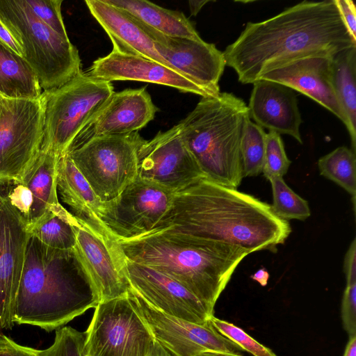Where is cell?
I'll return each instance as SVG.
<instances>
[{
	"label": "cell",
	"mask_w": 356,
	"mask_h": 356,
	"mask_svg": "<svg viewBox=\"0 0 356 356\" xmlns=\"http://www.w3.org/2000/svg\"><path fill=\"white\" fill-rule=\"evenodd\" d=\"M291 161L286 156L282 139L277 132L266 134L263 174L268 179L273 176L283 177L288 171Z\"/></svg>",
	"instance_id": "obj_33"
},
{
	"label": "cell",
	"mask_w": 356,
	"mask_h": 356,
	"mask_svg": "<svg viewBox=\"0 0 356 356\" xmlns=\"http://www.w3.org/2000/svg\"><path fill=\"white\" fill-rule=\"evenodd\" d=\"M124 273L131 287L167 315L197 324L213 315L185 286L157 270L124 257Z\"/></svg>",
	"instance_id": "obj_15"
},
{
	"label": "cell",
	"mask_w": 356,
	"mask_h": 356,
	"mask_svg": "<svg viewBox=\"0 0 356 356\" xmlns=\"http://www.w3.org/2000/svg\"><path fill=\"white\" fill-rule=\"evenodd\" d=\"M125 258L177 280L213 308L240 262L250 250L160 230L118 241Z\"/></svg>",
	"instance_id": "obj_4"
},
{
	"label": "cell",
	"mask_w": 356,
	"mask_h": 356,
	"mask_svg": "<svg viewBox=\"0 0 356 356\" xmlns=\"http://www.w3.org/2000/svg\"><path fill=\"white\" fill-rule=\"evenodd\" d=\"M250 117L244 101L229 92L202 97L178 124L205 179L237 188L243 178L241 139Z\"/></svg>",
	"instance_id": "obj_5"
},
{
	"label": "cell",
	"mask_w": 356,
	"mask_h": 356,
	"mask_svg": "<svg viewBox=\"0 0 356 356\" xmlns=\"http://www.w3.org/2000/svg\"><path fill=\"white\" fill-rule=\"evenodd\" d=\"M6 98L0 95V115L2 112Z\"/></svg>",
	"instance_id": "obj_47"
},
{
	"label": "cell",
	"mask_w": 356,
	"mask_h": 356,
	"mask_svg": "<svg viewBox=\"0 0 356 356\" xmlns=\"http://www.w3.org/2000/svg\"><path fill=\"white\" fill-rule=\"evenodd\" d=\"M0 356H38L36 349L20 345L0 332Z\"/></svg>",
	"instance_id": "obj_38"
},
{
	"label": "cell",
	"mask_w": 356,
	"mask_h": 356,
	"mask_svg": "<svg viewBox=\"0 0 356 356\" xmlns=\"http://www.w3.org/2000/svg\"><path fill=\"white\" fill-rule=\"evenodd\" d=\"M158 111L145 87L114 92L75 137L66 153L90 140L138 131Z\"/></svg>",
	"instance_id": "obj_18"
},
{
	"label": "cell",
	"mask_w": 356,
	"mask_h": 356,
	"mask_svg": "<svg viewBox=\"0 0 356 356\" xmlns=\"http://www.w3.org/2000/svg\"><path fill=\"white\" fill-rule=\"evenodd\" d=\"M341 19L352 38L356 40V10L351 0H334Z\"/></svg>",
	"instance_id": "obj_39"
},
{
	"label": "cell",
	"mask_w": 356,
	"mask_h": 356,
	"mask_svg": "<svg viewBox=\"0 0 356 356\" xmlns=\"http://www.w3.org/2000/svg\"><path fill=\"white\" fill-rule=\"evenodd\" d=\"M250 117L261 127L286 134L302 144L301 115L294 92L282 84L260 79L253 83L248 106Z\"/></svg>",
	"instance_id": "obj_21"
},
{
	"label": "cell",
	"mask_w": 356,
	"mask_h": 356,
	"mask_svg": "<svg viewBox=\"0 0 356 356\" xmlns=\"http://www.w3.org/2000/svg\"><path fill=\"white\" fill-rule=\"evenodd\" d=\"M44 124L42 97L6 98L0 115V184L24 179L42 149Z\"/></svg>",
	"instance_id": "obj_9"
},
{
	"label": "cell",
	"mask_w": 356,
	"mask_h": 356,
	"mask_svg": "<svg viewBox=\"0 0 356 356\" xmlns=\"http://www.w3.org/2000/svg\"><path fill=\"white\" fill-rule=\"evenodd\" d=\"M343 327L349 337L356 335V284L346 285L341 307Z\"/></svg>",
	"instance_id": "obj_37"
},
{
	"label": "cell",
	"mask_w": 356,
	"mask_h": 356,
	"mask_svg": "<svg viewBox=\"0 0 356 356\" xmlns=\"http://www.w3.org/2000/svg\"><path fill=\"white\" fill-rule=\"evenodd\" d=\"M14 186L4 195L10 206L15 209L28 223L33 204V195L23 182L13 183Z\"/></svg>",
	"instance_id": "obj_36"
},
{
	"label": "cell",
	"mask_w": 356,
	"mask_h": 356,
	"mask_svg": "<svg viewBox=\"0 0 356 356\" xmlns=\"http://www.w3.org/2000/svg\"><path fill=\"white\" fill-rule=\"evenodd\" d=\"M333 88L348 122L351 149L356 152V47L343 50L332 59Z\"/></svg>",
	"instance_id": "obj_27"
},
{
	"label": "cell",
	"mask_w": 356,
	"mask_h": 356,
	"mask_svg": "<svg viewBox=\"0 0 356 356\" xmlns=\"http://www.w3.org/2000/svg\"><path fill=\"white\" fill-rule=\"evenodd\" d=\"M85 3L110 38L113 50L144 57L173 69L159 54L143 25L128 13L106 0H86Z\"/></svg>",
	"instance_id": "obj_23"
},
{
	"label": "cell",
	"mask_w": 356,
	"mask_h": 356,
	"mask_svg": "<svg viewBox=\"0 0 356 356\" xmlns=\"http://www.w3.org/2000/svg\"><path fill=\"white\" fill-rule=\"evenodd\" d=\"M111 82L81 71L63 85L42 91L44 105L43 149L59 157L81 130L114 93Z\"/></svg>",
	"instance_id": "obj_7"
},
{
	"label": "cell",
	"mask_w": 356,
	"mask_h": 356,
	"mask_svg": "<svg viewBox=\"0 0 356 356\" xmlns=\"http://www.w3.org/2000/svg\"><path fill=\"white\" fill-rule=\"evenodd\" d=\"M138 131L100 136L66 153L103 202L115 200L138 177Z\"/></svg>",
	"instance_id": "obj_8"
},
{
	"label": "cell",
	"mask_w": 356,
	"mask_h": 356,
	"mask_svg": "<svg viewBox=\"0 0 356 356\" xmlns=\"http://www.w3.org/2000/svg\"><path fill=\"white\" fill-rule=\"evenodd\" d=\"M137 22L163 35L196 40L202 38L181 12L163 8L146 0H106Z\"/></svg>",
	"instance_id": "obj_24"
},
{
	"label": "cell",
	"mask_w": 356,
	"mask_h": 356,
	"mask_svg": "<svg viewBox=\"0 0 356 356\" xmlns=\"http://www.w3.org/2000/svg\"><path fill=\"white\" fill-rule=\"evenodd\" d=\"M33 15L65 39H69L61 14L62 0H25Z\"/></svg>",
	"instance_id": "obj_35"
},
{
	"label": "cell",
	"mask_w": 356,
	"mask_h": 356,
	"mask_svg": "<svg viewBox=\"0 0 356 356\" xmlns=\"http://www.w3.org/2000/svg\"><path fill=\"white\" fill-rule=\"evenodd\" d=\"M343 356H356V335L349 337Z\"/></svg>",
	"instance_id": "obj_45"
},
{
	"label": "cell",
	"mask_w": 356,
	"mask_h": 356,
	"mask_svg": "<svg viewBox=\"0 0 356 356\" xmlns=\"http://www.w3.org/2000/svg\"><path fill=\"white\" fill-rule=\"evenodd\" d=\"M251 278L262 286H265L269 279V273L264 268H261L251 275Z\"/></svg>",
	"instance_id": "obj_43"
},
{
	"label": "cell",
	"mask_w": 356,
	"mask_h": 356,
	"mask_svg": "<svg viewBox=\"0 0 356 356\" xmlns=\"http://www.w3.org/2000/svg\"><path fill=\"white\" fill-rule=\"evenodd\" d=\"M195 356H234L222 353L213 352V351H204L197 354Z\"/></svg>",
	"instance_id": "obj_46"
},
{
	"label": "cell",
	"mask_w": 356,
	"mask_h": 356,
	"mask_svg": "<svg viewBox=\"0 0 356 356\" xmlns=\"http://www.w3.org/2000/svg\"><path fill=\"white\" fill-rule=\"evenodd\" d=\"M209 321L218 332L237 344L243 350L254 356H277L270 348L259 343L233 323L219 319L213 315L210 317Z\"/></svg>",
	"instance_id": "obj_34"
},
{
	"label": "cell",
	"mask_w": 356,
	"mask_h": 356,
	"mask_svg": "<svg viewBox=\"0 0 356 356\" xmlns=\"http://www.w3.org/2000/svg\"><path fill=\"white\" fill-rule=\"evenodd\" d=\"M209 2H210L209 0L189 1L188 4L191 15L196 16L202 7Z\"/></svg>",
	"instance_id": "obj_44"
},
{
	"label": "cell",
	"mask_w": 356,
	"mask_h": 356,
	"mask_svg": "<svg viewBox=\"0 0 356 356\" xmlns=\"http://www.w3.org/2000/svg\"><path fill=\"white\" fill-rule=\"evenodd\" d=\"M321 175L335 182L353 197L354 209L356 195V156L346 146L336 148L321 157L317 162Z\"/></svg>",
	"instance_id": "obj_29"
},
{
	"label": "cell",
	"mask_w": 356,
	"mask_h": 356,
	"mask_svg": "<svg viewBox=\"0 0 356 356\" xmlns=\"http://www.w3.org/2000/svg\"><path fill=\"white\" fill-rule=\"evenodd\" d=\"M332 57L301 58L264 74L260 79L282 84L310 97L335 115L347 128V120L332 85Z\"/></svg>",
	"instance_id": "obj_20"
},
{
	"label": "cell",
	"mask_w": 356,
	"mask_h": 356,
	"mask_svg": "<svg viewBox=\"0 0 356 356\" xmlns=\"http://www.w3.org/2000/svg\"><path fill=\"white\" fill-rule=\"evenodd\" d=\"M99 303L96 289L74 249L51 248L30 236L15 305V323L51 332Z\"/></svg>",
	"instance_id": "obj_3"
},
{
	"label": "cell",
	"mask_w": 356,
	"mask_h": 356,
	"mask_svg": "<svg viewBox=\"0 0 356 356\" xmlns=\"http://www.w3.org/2000/svg\"><path fill=\"white\" fill-rule=\"evenodd\" d=\"M86 333L72 327L58 328L53 343L46 349L37 350L38 356H86Z\"/></svg>",
	"instance_id": "obj_32"
},
{
	"label": "cell",
	"mask_w": 356,
	"mask_h": 356,
	"mask_svg": "<svg viewBox=\"0 0 356 356\" xmlns=\"http://www.w3.org/2000/svg\"><path fill=\"white\" fill-rule=\"evenodd\" d=\"M142 25L159 54L174 70L195 83L209 97L219 95V81L226 66L223 52L202 39L167 36Z\"/></svg>",
	"instance_id": "obj_16"
},
{
	"label": "cell",
	"mask_w": 356,
	"mask_h": 356,
	"mask_svg": "<svg viewBox=\"0 0 356 356\" xmlns=\"http://www.w3.org/2000/svg\"><path fill=\"white\" fill-rule=\"evenodd\" d=\"M26 225L0 193V332L15 323V305L30 237Z\"/></svg>",
	"instance_id": "obj_17"
},
{
	"label": "cell",
	"mask_w": 356,
	"mask_h": 356,
	"mask_svg": "<svg viewBox=\"0 0 356 356\" xmlns=\"http://www.w3.org/2000/svg\"><path fill=\"white\" fill-rule=\"evenodd\" d=\"M75 253L97 292L99 302L124 297L131 285L117 241L108 238L74 216Z\"/></svg>",
	"instance_id": "obj_14"
},
{
	"label": "cell",
	"mask_w": 356,
	"mask_h": 356,
	"mask_svg": "<svg viewBox=\"0 0 356 356\" xmlns=\"http://www.w3.org/2000/svg\"><path fill=\"white\" fill-rule=\"evenodd\" d=\"M0 19L20 45L44 91L63 85L81 71L76 47L38 19L25 0H0Z\"/></svg>",
	"instance_id": "obj_6"
},
{
	"label": "cell",
	"mask_w": 356,
	"mask_h": 356,
	"mask_svg": "<svg viewBox=\"0 0 356 356\" xmlns=\"http://www.w3.org/2000/svg\"><path fill=\"white\" fill-rule=\"evenodd\" d=\"M0 42L17 54L23 56L22 49L11 32L0 19Z\"/></svg>",
	"instance_id": "obj_41"
},
{
	"label": "cell",
	"mask_w": 356,
	"mask_h": 356,
	"mask_svg": "<svg viewBox=\"0 0 356 356\" xmlns=\"http://www.w3.org/2000/svg\"><path fill=\"white\" fill-rule=\"evenodd\" d=\"M343 272L346 275V285L356 284V239L353 241L345 254Z\"/></svg>",
	"instance_id": "obj_40"
},
{
	"label": "cell",
	"mask_w": 356,
	"mask_h": 356,
	"mask_svg": "<svg viewBox=\"0 0 356 356\" xmlns=\"http://www.w3.org/2000/svg\"><path fill=\"white\" fill-rule=\"evenodd\" d=\"M271 184L274 213L280 218L305 220L311 215L307 200L296 194L284 181L283 177L273 176L268 179Z\"/></svg>",
	"instance_id": "obj_31"
},
{
	"label": "cell",
	"mask_w": 356,
	"mask_h": 356,
	"mask_svg": "<svg viewBox=\"0 0 356 356\" xmlns=\"http://www.w3.org/2000/svg\"><path fill=\"white\" fill-rule=\"evenodd\" d=\"M356 47L334 0L304 1L259 22H248L223 51L238 81L254 83L264 74L293 61L332 57Z\"/></svg>",
	"instance_id": "obj_1"
},
{
	"label": "cell",
	"mask_w": 356,
	"mask_h": 356,
	"mask_svg": "<svg viewBox=\"0 0 356 356\" xmlns=\"http://www.w3.org/2000/svg\"><path fill=\"white\" fill-rule=\"evenodd\" d=\"M59 156L51 149H41L38 156L21 181L33 195L29 220L31 223L58 207L57 164Z\"/></svg>",
	"instance_id": "obj_25"
},
{
	"label": "cell",
	"mask_w": 356,
	"mask_h": 356,
	"mask_svg": "<svg viewBox=\"0 0 356 356\" xmlns=\"http://www.w3.org/2000/svg\"><path fill=\"white\" fill-rule=\"evenodd\" d=\"M174 194L137 177L112 201L113 212L108 229L118 241L149 234L171 208Z\"/></svg>",
	"instance_id": "obj_13"
},
{
	"label": "cell",
	"mask_w": 356,
	"mask_h": 356,
	"mask_svg": "<svg viewBox=\"0 0 356 356\" xmlns=\"http://www.w3.org/2000/svg\"><path fill=\"white\" fill-rule=\"evenodd\" d=\"M160 230L253 252L276 250L289 237L291 227L274 213L270 204L204 178L175 193L171 208L151 232Z\"/></svg>",
	"instance_id": "obj_2"
},
{
	"label": "cell",
	"mask_w": 356,
	"mask_h": 356,
	"mask_svg": "<svg viewBox=\"0 0 356 356\" xmlns=\"http://www.w3.org/2000/svg\"><path fill=\"white\" fill-rule=\"evenodd\" d=\"M147 356H175L165 347L155 340L153 346Z\"/></svg>",
	"instance_id": "obj_42"
},
{
	"label": "cell",
	"mask_w": 356,
	"mask_h": 356,
	"mask_svg": "<svg viewBox=\"0 0 356 356\" xmlns=\"http://www.w3.org/2000/svg\"><path fill=\"white\" fill-rule=\"evenodd\" d=\"M127 297L154 339L175 356H195L204 351L243 356V349L218 332L209 320L197 324L167 315L152 306L131 287Z\"/></svg>",
	"instance_id": "obj_11"
},
{
	"label": "cell",
	"mask_w": 356,
	"mask_h": 356,
	"mask_svg": "<svg viewBox=\"0 0 356 356\" xmlns=\"http://www.w3.org/2000/svg\"><path fill=\"white\" fill-rule=\"evenodd\" d=\"M57 191L74 216L105 237L117 241L108 228L113 216L112 201L101 200L67 154L58 160Z\"/></svg>",
	"instance_id": "obj_22"
},
{
	"label": "cell",
	"mask_w": 356,
	"mask_h": 356,
	"mask_svg": "<svg viewBox=\"0 0 356 356\" xmlns=\"http://www.w3.org/2000/svg\"><path fill=\"white\" fill-rule=\"evenodd\" d=\"M90 76L106 81H137L167 86L180 92L209 97L193 81L176 70L144 57L112 50L95 60L86 72Z\"/></svg>",
	"instance_id": "obj_19"
},
{
	"label": "cell",
	"mask_w": 356,
	"mask_h": 356,
	"mask_svg": "<svg viewBox=\"0 0 356 356\" xmlns=\"http://www.w3.org/2000/svg\"><path fill=\"white\" fill-rule=\"evenodd\" d=\"M266 133L248 118L241 139V155L244 177H254L263 171Z\"/></svg>",
	"instance_id": "obj_30"
},
{
	"label": "cell",
	"mask_w": 356,
	"mask_h": 356,
	"mask_svg": "<svg viewBox=\"0 0 356 356\" xmlns=\"http://www.w3.org/2000/svg\"><path fill=\"white\" fill-rule=\"evenodd\" d=\"M138 177L174 193L205 178L187 148L178 124L145 140L138 151Z\"/></svg>",
	"instance_id": "obj_12"
},
{
	"label": "cell",
	"mask_w": 356,
	"mask_h": 356,
	"mask_svg": "<svg viewBox=\"0 0 356 356\" xmlns=\"http://www.w3.org/2000/svg\"><path fill=\"white\" fill-rule=\"evenodd\" d=\"M42 90L23 56L0 42V95L7 99H35Z\"/></svg>",
	"instance_id": "obj_26"
},
{
	"label": "cell",
	"mask_w": 356,
	"mask_h": 356,
	"mask_svg": "<svg viewBox=\"0 0 356 356\" xmlns=\"http://www.w3.org/2000/svg\"><path fill=\"white\" fill-rule=\"evenodd\" d=\"M86 333V356H147L155 341L127 295L100 302Z\"/></svg>",
	"instance_id": "obj_10"
},
{
	"label": "cell",
	"mask_w": 356,
	"mask_h": 356,
	"mask_svg": "<svg viewBox=\"0 0 356 356\" xmlns=\"http://www.w3.org/2000/svg\"><path fill=\"white\" fill-rule=\"evenodd\" d=\"M74 215L61 204L36 221L26 225L28 234L42 244L57 250H72L76 245Z\"/></svg>",
	"instance_id": "obj_28"
}]
</instances>
